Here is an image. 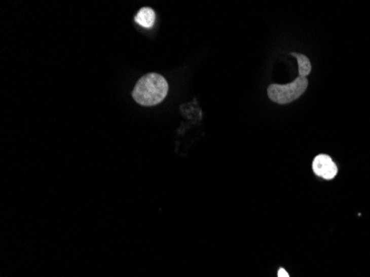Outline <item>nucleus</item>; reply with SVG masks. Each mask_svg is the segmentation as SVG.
<instances>
[{"mask_svg":"<svg viewBox=\"0 0 370 277\" xmlns=\"http://www.w3.org/2000/svg\"><path fill=\"white\" fill-rule=\"evenodd\" d=\"M169 91V84L158 74L143 76L133 89V99L141 106L151 107L162 102Z\"/></svg>","mask_w":370,"mask_h":277,"instance_id":"nucleus-1","label":"nucleus"},{"mask_svg":"<svg viewBox=\"0 0 370 277\" xmlns=\"http://www.w3.org/2000/svg\"><path fill=\"white\" fill-rule=\"evenodd\" d=\"M308 87L307 78L298 77L287 84H271L267 89L270 99L278 105H288L304 94Z\"/></svg>","mask_w":370,"mask_h":277,"instance_id":"nucleus-2","label":"nucleus"},{"mask_svg":"<svg viewBox=\"0 0 370 277\" xmlns=\"http://www.w3.org/2000/svg\"><path fill=\"white\" fill-rule=\"evenodd\" d=\"M313 170L316 176L325 180H332L337 176L338 168L329 155L319 154L313 162Z\"/></svg>","mask_w":370,"mask_h":277,"instance_id":"nucleus-3","label":"nucleus"},{"mask_svg":"<svg viewBox=\"0 0 370 277\" xmlns=\"http://www.w3.org/2000/svg\"><path fill=\"white\" fill-rule=\"evenodd\" d=\"M136 23L143 28H151L155 21V13L151 8H142L135 16Z\"/></svg>","mask_w":370,"mask_h":277,"instance_id":"nucleus-4","label":"nucleus"},{"mask_svg":"<svg viewBox=\"0 0 370 277\" xmlns=\"http://www.w3.org/2000/svg\"><path fill=\"white\" fill-rule=\"evenodd\" d=\"M291 56H294L298 60V74H300L298 77L306 78L310 74V71H312V65H310L309 59L306 56L302 55V53L296 52L291 53Z\"/></svg>","mask_w":370,"mask_h":277,"instance_id":"nucleus-5","label":"nucleus"},{"mask_svg":"<svg viewBox=\"0 0 370 277\" xmlns=\"http://www.w3.org/2000/svg\"><path fill=\"white\" fill-rule=\"evenodd\" d=\"M278 277H289V275H288V273L286 272V270L284 268H280L278 270Z\"/></svg>","mask_w":370,"mask_h":277,"instance_id":"nucleus-6","label":"nucleus"}]
</instances>
